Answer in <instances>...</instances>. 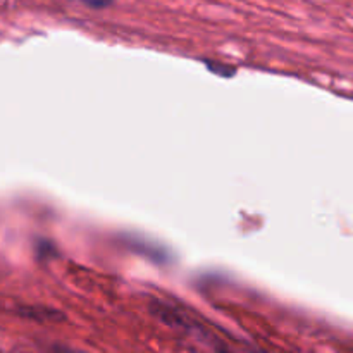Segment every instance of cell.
Listing matches in <instances>:
<instances>
[{
    "label": "cell",
    "instance_id": "obj_1",
    "mask_svg": "<svg viewBox=\"0 0 353 353\" xmlns=\"http://www.w3.org/2000/svg\"><path fill=\"white\" fill-rule=\"evenodd\" d=\"M86 6L88 7H92V9H103V7H109L110 3H107V2H86Z\"/></svg>",
    "mask_w": 353,
    "mask_h": 353
},
{
    "label": "cell",
    "instance_id": "obj_2",
    "mask_svg": "<svg viewBox=\"0 0 353 353\" xmlns=\"http://www.w3.org/2000/svg\"><path fill=\"white\" fill-rule=\"evenodd\" d=\"M55 352L57 353H85V352H79V350H72V348H68V347H57L55 348Z\"/></svg>",
    "mask_w": 353,
    "mask_h": 353
},
{
    "label": "cell",
    "instance_id": "obj_3",
    "mask_svg": "<svg viewBox=\"0 0 353 353\" xmlns=\"http://www.w3.org/2000/svg\"><path fill=\"white\" fill-rule=\"evenodd\" d=\"M210 353H228V352H224V350H221V348H219V350H214V352H210Z\"/></svg>",
    "mask_w": 353,
    "mask_h": 353
}]
</instances>
